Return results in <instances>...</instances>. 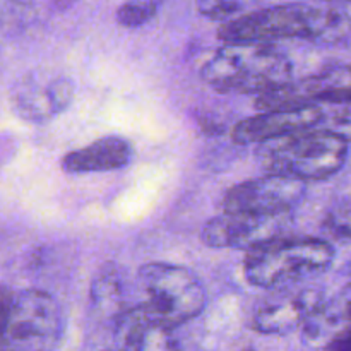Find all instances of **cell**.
<instances>
[{"label":"cell","mask_w":351,"mask_h":351,"mask_svg":"<svg viewBox=\"0 0 351 351\" xmlns=\"http://www.w3.org/2000/svg\"><path fill=\"white\" fill-rule=\"evenodd\" d=\"M335 257L328 240L287 235L249 250L243 259V276L257 288H285L328 271Z\"/></svg>","instance_id":"3957f363"},{"label":"cell","mask_w":351,"mask_h":351,"mask_svg":"<svg viewBox=\"0 0 351 351\" xmlns=\"http://www.w3.org/2000/svg\"><path fill=\"white\" fill-rule=\"evenodd\" d=\"M243 9L242 2H228V0H219V2H211V0H202L195 3V10L202 17L211 21H219L226 24L239 17L237 14Z\"/></svg>","instance_id":"e0dca14e"},{"label":"cell","mask_w":351,"mask_h":351,"mask_svg":"<svg viewBox=\"0 0 351 351\" xmlns=\"http://www.w3.org/2000/svg\"><path fill=\"white\" fill-rule=\"evenodd\" d=\"M351 34V17L329 5L281 3L242 14L218 29L225 43H264L304 38L314 43H339Z\"/></svg>","instance_id":"6da1fadb"},{"label":"cell","mask_w":351,"mask_h":351,"mask_svg":"<svg viewBox=\"0 0 351 351\" xmlns=\"http://www.w3.org/2000/svg\"><path fill=\"white\" fill-rule=\"evenodd\" d=\"M324 351H351V324L339 331L331 341L326 345Z\"/></svg>","instance_id":"ffe728a7"},{"label":"cell","mask_w":351,"mask_h":351,"mask_svg":"<svg viewBox=\"0 0 351 351\" xmlns=\"http://www.w3.org/2000/svg\"><path fill=\"white\" fill-rule=\"evenodd\" d=\"M122 281L115 266H103L91 285V302L96 311L115 317V322L119 321L120 315L125 312V308H122Z\"/></svg>","instance_id":"9a60e30c"},{"label":"cell","mask_w":351,"mask_h":351,"mask_svg":"<svg viewBox=\"0 0 351 351\" xmlns=\"http://www.w3.org/2000/svg\"><path fill=\"white\" fill-rule=\"evenodd\" d=\"M348 158V141L322 127L261 144L257 160L271 175L300 182L326 180L338 173Z\"/></svg>","instance_id":"277c9868"},{"label":"cell","mask_w":351,"mask_h":351,"mask_svg":"<svg viewBox=\"0 0 351 351\" xmlns=\"http://www.w3.org/2000/svg\"><path fill=\"white\" fill-rule=\"evenodd\" d=\"M307 185L281 175H264L240 182L223 195V213L230 215H287L304 199Z\"/></svg>","instance_id":"ba28073f"},{"label":"cell","mask_w":351,"mask_h":351,"mask_svg":"<svg viewBox=\"0 0 351 351\" xmlns=\"http://www.w3.org/2000/svg\"><path fill=\"white\" fill-rule=\"evenodd\" d=\"M324 117L326 113L321 105L259 112L237 123L233 129V141L237 144H266L291 134L317 129Z\"/></svg>","instance_id":"8fae6325"},{"label":"cell","mask_w":351,"mask_h":351,"mask_svg":"<svg viewBox=\"0 0 351 351\" xmlns=\"http://www.w3.org/2000/svg\"><path fill=\"white\" fill-rule=\"evenodd\" d=\"M324 291L307 287L283 290L257 305L252 328L261 335L285 336L304 329L326 307Z\"/></svg>","instance_id":"9c48e42d"},{"label":"cell","mask_w":351,"mask_h":351,"mask_svg":"<svg viewBox=\"0 0 351 351\" xmlns=\"http://www.w3.org/2000/svg\"><path fill=\"white\" fill-rule=\"evenodd\" d=\"M304 105H351V65L326 69L319 74L295 81Z\"/></svg>","instance_id":"5bb4252c"},{"label":"cell","mask_w":351,"mask_h":351,"mask_svg":"<svg viewBox=\"0 0 351 351\" xmlns=\"http://www.w3.org/2000/svg\"><path fill=\"white\" fill-rule=\"evenodd\" d=\"M201 77L218 93L256 98L293 81L288 55L264 43H225L202 65Z\"/></svg>","instance_id":"7a4b0ae2"},{"label":"cell","mask_w":351,"mask_h":351,"mask_svg":"<svg viewBox=\"0 0 351 351\" xmlns=\"http://www.w3.org/2000/svg\"><path fill=\"white\" fill-rule=\"evenodd\" d=\"M117 351H192L178 328L163 324L141 305L127 308L115 322Z\"/></svg>","instance_id":"7c38bea8"},{"label":"cell","mask_w":351,"mask_h":351,"mask_svg":"<svg viewBox=\"0 0 351 351\" xmlns=\"http://www.w3.org/2000/svg\"><path fill=\"white\" fill-rule=\"evenodd\" d=\"M324 228L336 239L351 240V204L332 208L326 215Z\"/></svg>","instance_id":"ac0fdd59"},{"label":"cell","mask_w":351,"mask_h":351,"mask_svg":"<svg viewBox=\"0 0 351 351\" xmlns=\"http://www.w3.org/2000/svg\"><path fill=\"white\" fill-rule=\"evenodd\" d=\"M321 125L328 132L336 134V136H339L345 141H351V108L346 106V108L339 110V112H336L329 119L324 117Z\"/></svg>","instance_id":"d6986e66"},{"label":"cell","mask_w":351,"mask_h":351,"mask_svg":"<svg viewBox=\"0 0 351 351\" xmlns=\"http://www.w3.org/2000/svg\"><path fill=\"white\" fill-rule=\"evenodd\" d=\"M293 213L287 215H223L215 216L202 226L201 239L211 249H257L267 242L290 235Z\"/></svg>","instance_id":"52a82bcc"},{"label":"cell","mask_w":351,"mask_h":351,"mask_svg":"<svg viewBox=\"0 0 351 351\" xmlns=\"http://www.w3.org/2000/svg\"><path fill=\"white\" fill-rule=\"evenodd\" d=\"M346 273H348V274H350V276H351V263L348 264V267H346Z\"/></svg>","instance_id":"44dd1931"},{"label":"cell","mask_w":351,"mask_h":351,"mask_svg":"<svg viewBox=\"0 0 351 351\" xmlns=\"http://www.w3.org/2000/svg\"><path fill=\"white\" fill-rule=\"evenodd\" d=\"M158 2H127L117 9L115 17L120 26L139 27L149 23L158 14Z\"/></svg>","instance_id":"2e32d148"},{"label":"cell","mask_w":351,"mask_h":351,"mask_svg":"<svg viewBox=\"0 0 351 351\" xmlns=\"http://www.w3.org/2000/svg\"><path fill=\"white\" fill-rule=\"evenodd\" d=\"M243 351H254V350H250V348H249V350H243Z\"/></svg>","instance_id":"7402d4cb"},{"label":"cell","mask_w":351,"mask_h":351,"mask_svg":"<svg viewBox=\"0 0 351 351\" xmlns=\"http://www.w3.org/2000/svg\"><path fill=\"white\" fill-rule=\"evenodd\" d=\"M74 84L69 77L50 72H29L10 93L12 110L27 122H45L64 112L72 101Z\"/></svg>","instance_id":"30bf717a"},{"label":"cell","mask_w":351,"mask_h":351,"mask_svg":"<svg viewBox=\"0 0 351 351\" xmlns=\"http://www.w3.org/2000/svg\"><path fill=\"white\" fill-rule=\"evenodd\" d=\"M130 160L132 146L129 141L120 136H105L65 154L62 160V170L71 175L106 173L122 170Z\"/></svg>","instance_id":"4fadbf2b"},{"label":"cell","mask_w":351,"mask_h":351,"mask_svg":"<svg viewBox=\"0 0 351 351\" xmlns=\"http://www.w3.org/2000/svg\"><path fill=\"white\" fill-rule=\"evenodd\" d=\"M2 339L0 351H55L64 332L58 302L41 290L0 291Z\"/></svg>","instance_id":"5b68a950"},{"label":"cell","mask_w":351,"mask_h":351,"mask_svg":"<svg viewBox=\"0 0 351 351\" xmlns=\"http://www.w3.org/2000/svg\"><path fill=\"white\" fill-rule=\"evenodd\" d=\"M147 315L171 328H182L199 317L208 304L202 281L184 266L168 263H147L137 273Z\"/></svg>","instance_id":"8992f818"}]
</instances>
